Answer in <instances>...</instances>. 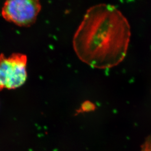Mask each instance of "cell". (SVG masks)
I'll use <instances>...</instances> for the list:
<instances>
[{"mask_svg": "<svg viewBox=\"0 0 151 151\" xmlns=\"http://www.w3.org/2000/svg\"><path fill=\"white\" fill-rule=\"evenodd\" d=\"M128 21L111 4L90 7L74 34L73 49L80 60L93 68L117 66L127 54L131 38Z\"/></svg>", "mask_w": 151, "mask_h": 151, "instance_id": "6da1fadb", "label": "cell"}, {"mask_svg": "<svg viewBox=\"0 0 151 151\" xmlns=\"http://www.w3.org/2000/svg\"><path fill=\"white\" fill-rule=\"evenodd\" d=\"M26 55L15 53L9 57L0 55V91L21 87L27 79Z\"/></svg>", "mask_w": 151, "mask_h": 151, "instance_id": "7a4b0ae2", "label": "cell"}, {"mask_svg": "<svg viewBox=\"0 0 151 151\" xmlns=\"http://www.w3.org/2000/svg\"><path fill=\"white\" fill-rule=\"evenodd\" d=\"M95 109V106L90 101H86L81 105L78 112H89Z\"/></svg>", "mask_w": 151, "mask_h": 151, "instance_id": "277c9868", "label": "cell"}, {"mask_svg": "<svg viewBox=\"0 0 151 151\" xmlns=\"http://www.w3.org/2000/svg\"><path fill=\"white\" fill-rule=\"evenodd\" d=\"M141 151H151V136L146 138L145 141L141 145Z\"/></svg>", "mask_w": 151, "mask_h": 151, "instance_id": "5b68a950", "label": "cell"}, {"mask_svg": "<svg viewBox=\"0 0 151 151\" xmlns=\"http://www.w3.org/2000/svg\"><path fill=\"white\" fill-rule=\"evenodd\" d=\"M41 9L37 0H11L4 3L1 15L7 21L21 27H29L34 24Z\"/></svg>", "mask_w": 151, "mask_h": 151, "instance_id": "3957f363", "label": "cell"}]
</instances>
